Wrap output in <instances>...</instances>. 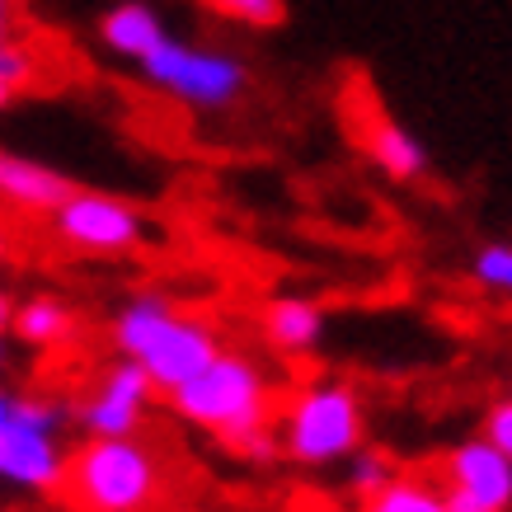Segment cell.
Listing matches in <instances>:
<instances>
[{
    "label": "cell",
    "mask_w": 512,
    "mask_h": 512,
    "mask_svg": "<svg viewBox=\"0 0 512 512\" xmlns=\"http://www.w3.org/2000/svg\"><path fill=\"white\" fill-rule=\"evenodd\" d=\"M52 231H57V240H66L71 249H85V254H127L146 240V217L123 198L76 188L52 212Z\"/></svg>",
    "instance_id": "obj_7"
},
{
    "label": "cell",
    "mask_w": 512,
    "mask_h": 512,
    "mask_svg": "<svg viewBox=\"0 0 512 512\" xmlns=\"http://www.w3.org/2000/svg\"><path fill=\"white\" fill-rule=\"evenodd\" d=\"M10 320H15V301H10V292L0 287V334L10 329Z\"/></svg>",
    "instance_id": "obj_21"
},
{
    "label": "cell",
    "mask_w": 512,
    "mask_h": 512,
    "mask_svg": "<svg viewBox=\"0 0 512 512\" xmlns=\"http://www.w3.org/2000/svg\"><path fill=\"white\" fill-rule=\"evenodd\" d=\"M19 339L29 343V348H57L76 334V315L66 301L57 296H29L24 306H15V320H10Z\"/></svg>",
    "instance_id": "obj_14"
},
{
    "label": "cell",
    "mask_w": 512,
    "mask_h": 512,
    "mask_svg": "<svg viewBox=\"0 0 512 512\" xmlns=\"http://www.w3.org/2000/svg\"><path fill=\"white\" fill-rule=\"evenodd\" d=\"M447 512H512V461L484 437H470L442 461Z\"/></svg>",
    "instance_id": "obj_8"
},
{
    "label": "cell",
    "mask_w": 512,
    "mask_h": 512,
    "mask_svg": "<svg viewBox=\"0 0 512 512\" xmlns=\"http://www.w3.org/2000/svg\"><path fill=\"white\" fill-rule=\"evenodd\" d=\"M71 193H76V184L66 174L0 151V202H10L19 212H57Z\"/></svg>",
    "instance_id": "obj_11"
},
{
    "label": "cell",
    "mask_w": 512,
    "mask_h": 512,
    "mask_svg": "<svg viewBox=\"0 0 512 512\" xmlns=\"http://www.w3.org/2000/svg\"><path fill=\"white\" fill-rule=\"evenodd\" d=\"M151 395H156L151 376L141 372L137 362L123 357V362H113L109 372L99 376V386H94L90 400L76 409V419L90 437H137Z\"/></svg>",
    "instance_id": "obj_9"
},
{
    "label": "cell",
    "mask_w": 512,
    "mask_h": 512,
    "mask_svg": "<svg viewBox=\"0 0 512 512\" xmlns=\"http://www.w3.org/2000/svg\"><path fill=\"white\" fill-rule=\"evenodd\" d=\"M353 123H357V141H362V151H367V160H372L376 170H386L390 179H400V184L428 174V151H423V141L404 123H395L376 99H367V104L353 113Z\"/></svg>",
    "instance_id": "obj_10"
},
{
    "label": "cell",
    "mask_w": 512,
    "mask_h": 512,
    "mask_svg": "<svg viewBox=\"0 0 512 512\" xmlns=\"http://www.w3.org/2000/svg\"><path fill=\"white\" fill-rule=\"evenodd\" d=\"M470 278L498 296H512V245H503V240L480 245L475 259H470Z\"/></svg>",
    "instance_id": "obj_17"
},
{
    "label": "cell",
    "mask_w": 512,
    "mask_h": 512,
    "mask_svg": "<svg viewBox=\"0 0 512 512\" xmlns=\"http://www.w3.org/2000/svg\"><path fill=\"white\" fill-rule=\"evenodd\" d=\"M170 404L188 423L217 433L249 461L278 456V433L268 428L273 423V386L254 357L217 353L193 381L170 390Z\"/></svg>",
    "instance_id": "obj_1"
},
{
    "label": "cell",
    "mask_w": 512,
    "mask_h": 512,
    "mask_svg": "<svg viewBox=\"0 0 512 512\" xmlns=\"http://www.w3.org/2000/svg\"><path fill=\"white\" fill-rule=\"evenodd\" d=\"M99 38H104L109 52H118L127 62H141L170 38V29L146 0H123V5H113L109 15L99 19Z\"/></svg>",
    "instance_id": "obj_12"
},
{
    "label": "cell",
    "mask_w": 512,
    "mask_h": 512,
    "mask_svg": "<svg viewBox=\"0 0 512 512\" xmlns=\"http://www.w3.org/2000/svg\"><path fill=\"white\" fill-rule=\"evenodd\" d=\"M113 343L127 362H137L141 372L151 376L156 390H179L184 381L212 362L221 353L217 329L202 325L198 315L174 311L165 296L156 292H141L132 296L123 311L113 315Z\"/></svg>",
    "instance_id": "obj_2"
},
{
    "label": "cell",
    "mask_w": 512,
    "mask_h": 512,
    "mask_svg": "<svg viewBox=\"0 0 512 512\" xmlns=\"http://www.w3.org/2000/svg\"><path fill=\"white\" fill-rule=\"evenodd\" d=\"M66 404L19 395L0 386V480L15 489H57L66 484Z\"/></svg>",
    "instance_id": "obj_4"
},
{
    "label": "cell",
    "mask_w": 512,
    "mask_h": 512,
    "mask_svg": "<svg viewBox=\"0 0 512 512\" xmlns=\"http://www.w3.org/2000/svg\"><path fill=\"white\" fill-rule=\"evenodd\" d=\"M0 80H5L10 90H19V85H29V80H33L29 47H19L15 38H5V43H0Z\"/></svg>",
    "instance_id": "obj_19"
},
{
    "label": "cell",
    "mask_w": 512,
    "mask_h": 512,
    "mask_svg": "<svg viewBox=\"0 0 512 512\" xmlns=\"http://www.w3.org/2000/svg\"><path fill=\"white\" fill-rule=\"evenodd\" d=\"M217 15L249 24V29H278L287 19V0H207Z\"/></svg>",
    "instance_id": "obj_18"
},
{
    "label": "cell",
    "mask_w": 512,
    "mask_h": 512,
    "mask_svg": "<svg viewBox=\"0 0 512 512\" xmlns=\"http://www.w3.org/2000/svg\"><path fill=\"white\" fill-rule=\"evenodd\" d=\"M5 362H10V348H5V334H0V372H5Z\"/></svg>",
    "instance_id": "obj_24"
},
{
    "label": "cell",
    "mask_w": 512,
    "mask_h": 512,
    "mask_svg": "<svg viewBox=\"0 0 512 512\" xmlns=\"http://www.w3.org/2000/svg\"><path fill=\"white\" fill-rule=\"evenodd\" d=\"M141 76L151 80L156 90L174 94L188 109H231L235 99L249 90V66L231 52H212V47H193L179 43V38H165V43L141 57Z\"/></svg>",
    "instance_id": "obj_6"
},
{
    "label": "cell",
    "mask_w": 512,
    "mask_h": 512,
    "mask_svg": "<svg viewBox=\"0 0 512 512\" xmlns=\"http://www.w3.org/2000/svg\"><path fill=\"white\" fill-rule=\"evenodd\" d=\"M264 339L287 357L311 353L325 339V311L306 296H278L264 306Z\"/></svg>",
    "instance_id": "obj_13"
},
{
    "label": "cell",
    "mask_w": 512,
    "mask_h": 512,
    "mask_svg": "<svg viewBox=\"0 0 512 512\" xmlns=\"http://www.w3.org/2000/svg\"><path fill=\"white\" fill-rule=\"evenodd\" d=\"M400 470H395V461H390L386 451L376 447H357L353 456H348V489H353L357 498H372L381 494L390 480H395Z\"/></svg>",
    "instance_id": "obj_16"
},
{
    "label": "cell",
    "mask_w": 512,
    "mask_h": 512,
    "mask_svg": "<svg viewBox=\"0 0 512 512\" xmlns=\"http://www.w3.org/2000/svg\"><path fill=\"white\" fill-rule=\"evenodd\" d=\"M362 512H447V498H442V484L423 475H395L381 494L362 498Z\"/></svg>",
    "instance_id": "obj_15"
},
{
    "label": "cell",
    "mask_w": 512,
    "mask_h": 512,
    "mask_svg": "<svg viewBox=\"0 0 512 512\" xmlns=\"http://www.w3.org/2000/svg\"><path fill=\"white\" fill-rule=\"evenodd\" d=\"M10 94H15V90H10V85H5V80H0V109H5V104H10Z\"/></svg>",
    "instance_id": "obj_23"
},
{
    "label": "cell",
    "mask_w": 512,
    "mask_h": 512,
    "mask_svg": "<svg viewBox=\"0 0 512 512\" xmlns=\"http://www.w3.org/2000/svg\"><path fill=\"white\" fill-rule=\"evenodd\" d=\"M10 24H15V5H10V0H0V43L10 38Z\"/></svg>",
    "instance_id": "obj_22"
},
{
    "label": "cell",
    "mask_w": 512,
    "mask_h": 512,
    "mask_svg": "<svg viewBox=\"0 0 512 512\" xmlns=\"http://www.w3.org/2000/svg\"><path fill=\"white\" fill-rule=\"evenodd\" d=\"M0 259H5V235H0Z\"/></svg>",
    "instance_id": "obj_25"
},
{
    "label": "cell",
    "mask_w": 512,
    "mask_h": 512,
    "mask_svg": "<svg viewBox=\"0 0 512 512\" xmlns=\"http://www.w3.org/2000/svg\"><path fill=\"white\" fill-rule=\"evenodd\" d=\"M367 437L362 395L348 381H306L278 414V451L296 466H339Z\"/></svg>",
    "instance_id": "obj_3"
},
{
    "label": "cell",
    "mask_w": 512,
    "mask_h": 512,
    "mask_svg": "<svg viewBox=\"0 0 512 512\" xmlns=\"http://www.w3.org/2000/svg\"><path fill=\"white\" fill-rule=\"evenodd\" d=\"M484 442H489V447H498L503 451V456H508L512 461V400H498L494 409H489V414H484Z\"/></svg>",
    "instance_id": "obj_20"
},
{
    "label": "cell",
    "mask_w": 512,
    "mask_h": 512,
    "mask_svg": "<svg viewBox=\"0 0 512 512\" xmlns=\"http://www.w3.org/2000/svg\"><path fill=\"white\" fill-rule=\"evenodd\" d=\"M66 484L85 512H141L160 489V466L137 437H90L66 461Z\"/></svg>",
    "instance_id": "obj_5"
}]
</instances>
